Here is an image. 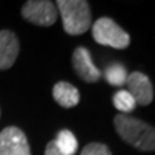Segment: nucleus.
I'll list each match as a JSON object with an SVG mask.
<instances>
[{
    "label": "nucleus",
    "instance_id": "f257e3e1",
    "mask_svg": "<svg viewBox=\"0 0 155 155\" xmlns=\"http://www.w3.org/2000/svg\"><path fill=\"white\" fill-rule=\"evenodd\" d=\"M118 134L140 151H155V128L137 118L118 114L114 118Z\"/></svg>",
    "mask_w": 155,
    "mask_h": 155
},
{
    "label": "nucleus",
    "instance_id": "f03ea898",
    "mask_svg": "<svg viewBox=\"0 0 155 155\" xmlns=\"http://www.w3.org/2000/svg\"><path fill=\"white\" fill-rule=\"evenodd\" d=\"M56 7L69 35H81L92 26V14L88 2L84 0H58Z\"/></svg>",
    "mask_w": 155,
    "mask_h": 155
},
{
    "label": "nucleus",
    "instance_id": "7ed1b4c3",
    "mask_svg": "<svg viewBox=\"0 0 155 155\" xmlns=\"http://www.w3.org/2000/svg\"><path fill=\"white\" fill-rule=\"evenodd\" d=\"M92 36L96 43L114 49H125L130 44L129 34L109 17H101L92 25Z\"/></svg>",
    "mask_w": 155,
    "mask_h": 155
},
{
    "label": "nucleus",
    "instance_id": "20e7f679",
    "mask_svg": "<svg viewBox=\"0 0 155 155\" xmlns=\"http://www.w3.org/2000/svg\"><path fill=\"white\" fill-rule=\"evenodd\" d=\"M22 17L30 23L49 27L57 21V7L49 0H28L21 9Z\"/></svg>",
    "mask_w": 155,
    "mask_h": 155
},
{
    "label": "nucleus",
    "instance_id": "39448f33",
    "mask_svg": "<svg viewBox=\"0 0 155 155\" xmlns=\"http://www.w3.org/2000/svg\"><path fill=\"white\" fill-rule=\"evenodd\" d=\"M0 155H31L26 134L18 127H7L0 132Z\"/></svg>",
    "mask_w": 155,
    "mask_h": 155
},
{
    "label": "nucleus",
    "instance_id": "423d86ee",
    "mask_svg": "<svg viewBox=\"0 0 155 155\" xmlns=\"http://www.w3.org/2000/svg\"><path fill=\"white\" fill-rule=\"evenodd\" d=\"M125 84L128 85V92L133 97V100L136 101L137 105L147 106L153 102L154 98L153 84L150 81L149 76L145 75L143 72L140 71L130 72L127 78V83Z\"/></svg>",
    "mask_w": 155,
    "mask_h": 155
},
{
    "label": "nucleus",
    "instance_id": "0eeeda50",
    "mask_svg": "<svg viewBox=\"0 0 155 155\" xmlns=\"http://www.w3.org/2000/svg\"><path fill=\"white\" fill-rule=\"evenodd\" d=\"M72 67L85 83H96L101 78V71L92 62L91 52L84 47H78L72 53Z\"/></svg>",
    "mask_w": 155,
    "mask_h": 155
},
{
    "label": "nucleus",
    "instance_id": "6e6552de",
    "mask_svg": "<svg viewBox=\"0 0 155 155\" xmlns=\"http://www.w3.org/2000/svg\"><path fill=\"white\" fill-rule=\"evenodd\" d=\"M19 53V41L11 30L0 31V70H8L14 65Z\"/></svg>",
    "mask_w": 155,
    "mask_h": 155
},
{
    "label": "nucleus",
    "instance_id": "1a4fd4ad",
    "mask_svg": "<svg viewBox=\"0 0 155 155\" xmlns=\"http://www.w3.org/2000/svg\"><path fill=\"white\" fill-rule=\"evenodd\" d=\"M53 98L56 102L65 109H71L79 104L80 93L76 87L67 81H58L53 87Z\"/></svg>",
    "mask_w": 155,
    "mask_h": 155
},
{
    "label": "nucleus",
    "instance_id": "9d476101",
    "mask_svg": "<svg viewBox=\"0 0 155 155\" xmlns=\"http://www.w3.org/2000/svg\"><path fill=\"white\" fill-rule=\"evenodd\" d=\"M57 147L65 155H74L78 150V140L75 134L69 129H62L58 132L54 140Z\"/></svg>",
    "mask_w": 155,
    "mask_h": 155
},
{
    "label": "nucleus",
    "instance_id": "9b49d317",
    "mask_svg": "<svg viewBox=\"0 0 155 155\" xmlns=\"http://www.w3.org/2000/svg\"><path fill=\"white\" fill-rule=\"evenodd\" d=\"M128 72L122 64H111L105 70V79L114 87H123L127 83Z\"/></svg>",
    "mask_w": 155,
    "mask_h": 155
},
{
    "label": "nucleus",
    "instance_id": "f8f14e48",
    "mask_svg": "<svg viewBox=\"0 0 155 155\" xmlns=\"http://www.w3.org/2000/svg\"><path fill=\"white\" fill-rule=\"evenodd\" d=\"M113 104L115 106V109L120 111V114L127 115L130 111H133L136 107V101L133 100V97L130 96V93L125 89H119L113 97Z\"/></svg>",
    "mask_w": 155,
    "mask_h": 155
},
{
    "label": "nucleus",
    "instance_id": "ddd939ff",
    "mask_svg": "<svg viewBox=\"0 0 155 155\" xmlns=\"http://www.w3.org/2000/svg\"><path fill=\"white\" fill-rule=\"evenodd\" d=\"M80 155H113L110 149L105 143L101 142H91L85 145L84 149L81 150Z\"/></svg>",
    "mask_w": 155,
    "mask_h": 155
},
{
    "label": "nucleus",
    "instance_id": "4468645a",
    "mask_svg": "<svg viewBox=\"0 0 155 155\" xmlns=\"http://www.w3.org/2000/svg\"><path fill=\"white\" fill-rule=\"evenodd\" d=\"M44 155H65V154L60 151V149L57 147V145H56V142H54V140H53V141H51V142H48V143H47Z\"/></svg>",
    "mask_w": 155,
    "mask_h": 155
}]
</instances>
